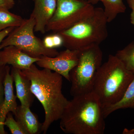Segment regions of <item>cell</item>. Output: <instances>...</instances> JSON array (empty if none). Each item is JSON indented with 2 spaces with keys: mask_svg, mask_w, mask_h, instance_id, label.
I'll list each match as a JSON object with an SVG mask.
<instances>
[{
  "mask_svg": "<svg viewBox=\"0 0 134 134\" xmlns=\"http://www.w3.org/2000/svg\"><path fill=\"white\" fill-rule=\"evenodd\" d=\"M20 71L30 79L32 92L44 108L41 130L45 134L53 122L60 119L69 101L62 93L63 76L50 69H39L34 63Z\"/></svg>",
  "mask_w": 134,
  "mask_h": 134,
  "instance_id": "cell-1",
  "label": "cell"
},
{
  "mask_svg": "<svg viewBox=\"0 0 134 134\" xmlns=\"http://www.w3.org/2000/svg\"><path fill=\"white\" fill-rule=\"evenodd\" d=\"M103 106L93 91L73 97L60 119L65 133L103 134L105 129Z\"/></svg>",
  "mask_w": 134,
  "mask_h": 134,
  "instance_id": "cell-2",
  "label": "cell"
},
{
  "mask_svg": "<svg viewBox=\"0 0 134 134\" xmlns=\"http://www.w3.org/2000/svg\"><path fill=\"white\" fill-rule=\"evenodd\" d=\"M134 78L115 55L110 54L97 73L93 90L103 108L114 104L121 98Z\"/></svg>",
  "mask_w": 134,
  "mask_h": 134,
  "instance_id": "cell-3",
  "label": "cell"
},
{
  "mask_svg": "<svg viewBox=\"0 0 134 134\" xmlns=\"http://www.w3.org/2000/svg\"><path fill=\"white\" fill-rule=\"evenodd\" d=\"M108 23L103 8H95L88 16L57 33L62 38L65 48L79 51L99 46L108 37Z\"/></svg>",
  "mask_w": 134,
  "mask_h": 134,
  "instance_id": "cell-4",
  "label": "cell"
},
{
  "mask_svg": "<svg viewBox=\"0 0 134 134\" xmlns=\"http://www.w3.org/2000/svg\"><path fill=\"white\" fill-rule=\"evenodd\" d=\"M103 58V53L99 46L79 51L78 62L69 74L71 96L74 97L92 91Z\"/></svg>",
  "mask_w": 134,
  "mask_h": 134,
  "instance_id": "cell-5",
  "label": "cell"
},
{
  "mask_svg": "<svg viewBox=\"0 0 134 134\" xmlns=\"http://www.w3.org/2000/svg\"><path fill=\"white\" fill-rule=\"evenodd\" d=\"M36 22L32 16L25 19L22 24L15 27L2 42L0 50L5 47L14 46L34 58L42 56L54 57L59 52L55 48H47L43 41L34 34Z\"/></svg>",
  "mask_w": 134,
  "mask_h": 134,
  "instance_id": "cell-6",
  "label": "cell"
},
{
  "mask_svg": "<svg viewBox=\"0 0 134 134\" xmlns=\"http://www.w3.org/2000/svg\"><path fill=\"white\" fill-rule=\"evenodd\" d=\"M57 6L46 31L55 33L69 29L94 11L93 5L78 0H56Z\"/></svg>",
  "mask_w": 134,
  "mask_h": 134,
  "instance_id": "cell-7",
  "label": "cell"
},
{
  "mask_svg": "<svg viewBox=\"0 0 134 134\" xmlns=\"http://www.w3.org/2000/svg\"><path fill=\"white\" fill-rule=\"evenodd\" d=\"M79 51L66 49L54 57L42 56L36 62L39 66L57 72L70 82V71L77 64Z\"/></svg>",
  "mask_w": 134,
  "mask_h": 134,
  "instance_id": "cell-8",
  "label": "cell"
},
{
  "mask_svg": "<svg viewBox=\"0 0 134 134\" xmlns=\"http://www.w3.org/2000/svg\"><path fill=\"white\" fill-rule=\"evenodd\" d=\"M0 50V64L11 65L20 70L29 69L40 59L29 56L15 46H8Z\"/></svg>",
  "mask_w": 134,
  "mask_h": 134,
  "instance_id": "cell-9",
  "label": "cell"
},
{
  "mask_svg": "<svg viewBox=\"0 0 134 134\" xmlns=\"http://www.w3.org/2000/svg\"><path fill=\"white\" fill-rule=\"evenodd\" d=\"M10 70V68L9 66L4 81V99L0 107V134L8 133L4 129V123L6 117L9 113H12L15 115L18 107L17 97L14 93V79Z\"/></svg>",
  "mask_w": 134,
  "mask_h": 134,
  "instance_id": "cell-10",
  "label": "cell"
},
{
  "mask_svg": "<svg viewBox=\"0 0 134 134\" xmlns=\"http://www.w3.org/2000/svg\"><path fill=\"white\" fill-rule=\"evenodd\" d=\"M56 0H34V6L30 16L36 22L34 31L45 33L46 28L55 12Z\"/></svg>",
  "mask_w": 134,
  "mask_h": 134,
  "instance_id": "cell-11",
  "label": "cell"
},
{
  "mask_svg": "<svg viewBox=\"0 0 134 134\" xmlns=\"http://www.w3.org/2000/svg\"><path fill=\"white\" fill-rule=\"evenodd\" d=\"M10 73L15 82L17 98L20 101L21 105L30 107L35 98L31 89L30 81L17 69L12 67Z\"/></svg>",
  "mask_w": 134,
  "mask_h": 134,
  "instance_id": "cell-12",
  "label": "cell"
},
{
  "mask_svg": "<svg viewBox=\"0 0 134 134\" xmlns=\"http://www.w3.org/2000/svg\"><path fill=\"white\" fill-rule=\"evenodd\" d=\"M30 107L18 106L15 118L26 134H38L42 132V124L30 110Z\"/></svg>",
  "mask_w": 134,
  "mask_h": 134,
  "instance_id": "cell-13",
  "label": "cell"
},
{
  "mask_svg": "<svg viewBox=\"0 0 134 134\" xmlns=\"http://www.w3.org/2000/svg\"><path fill=\"white\" fill-rule=\"evenodd\" d=\"M127 108L134 110V78L122 98L117 103L103 108V113L106 118L116 110Z\"/></svg>",
  "mask_w": 134,
  "mask_h": 134,
  "instance_id": "cell-14",
  "label": "cell"
},
{
  "mask_svg": "<svg viewBox=\"0 0 134 134\" xmlns=\"http://www.w3.org/2000/svg\"><path fill=\"white\" fill-rule=\"evenodd\" d=\"M101 2L104 6V11L108 23L112 22L117 15L126 12V7L123 0H88L87 2L92 5Z\"/></svg>",
  "mask_w": 134,
  "mask_h": 134,
  "instance_id": "cell-15",
  "label": "cell"
},
{
  "mask_svg": "<svg viewBox=\"0 0 134 134\" xmlns=\"http://www.w3.org/2000/svg\"><path fill=\"white\" fill-rule=\"evenodd\" d=\"M9 10L0 9V31L10 28L18 27L24 22L20 16L13 14Z\"/></svg>",
  "mask_w": 134,
  "mask_h": 134,
  "instance_id": "cell-16",
  "label": "cell"
},
{
  "mask_svg": "<svg viewBox=\"0 0 134 134\" xmlns=\"http://www.w3.org/2000/svg\"><path fill=\"white\" fill-rule=\"evenodd\" d=\"M115 55L128 70L134 74V41L118 50Z\"/></svg>",
  "mask_w": 134,
  "mask_h": 134,
  "instance_id": "cell-17",
  "label": "cell"
},
{
  "mask_svg": "<svg viewBox=\"0 0 134 134\" xmlns=\"http://www.w3.org/2000/svg\"><path fill=\"white\" fill-rule=\"evenodd\" d=\"M4 125L8 128L12 134H26L19 122L14 119L11 113L8 114Z\"/></svg>",
  "mask_w": 134,
  "mask_h": 134,
  "instance_id": "cell-18",
  "label": "cell"
},
{
  "mask_svg": "<svg viewBox=\"0 0 134 134\" xmlns=\"http://www.w3.org/2000/svg\"><path fill=\"white\" fill-rule=\"evenodd\" d=\"M43 41L45 46L49 48L53 49L63 46L62 38L59 34L57 33L53 35L47 36Z\"/></svg>",
  "mask_w": 134,
  "mask_h": 134,
  "instance_id": "cell-19",
  "label": "cell"
},
{
  "mask_svg": "<svg viewBox=\"0 0 134 134\" xmlns=\"http://www.w3.org/2000/svg\"><path fill=\"white\" fill-rule=\"evenodd\" d=\"M9 66L0 64V107L2 105L4 99V81L7 71Z\"/></svg>",
  "mask_w": 134,
  "mask_h": 134,
  "instance_id": "cell-20",
  "label": "cell"
},
{
  "mask_svg": "<svg viewBox=\"0 0 134 134\" xmlns=\"http://www.w3.org/2000/svg\"><path fill=\"white\" fill-rule=\"evenodd\" d=\"M15 5L14 0H0V9L9 10Z\"/></svg>",
  "mask_w": 134,
  "mask_h": 134,
  "instance_id": "cell-21",
  "label": "cell"
},
{
  "mask_svg": "<svg viewBox=\"0 0 134 134\" xmlns=\"http://www.w3.org/2000/svg\"><path fill=\"white\" fill-rule=\"evenodd\" d=\"M15 29V27H10L7 29H5L2 31H0V45L2 42L9 34L10 33Z\"/></svg>",
  "mask_w": 134,
  "mask_h": 134,
  "instance_id": "cell-22",
  "label": "cell"
},
{
  "mask_svg": "<svg viewBox=\"0 0 134 134\" xmlns=\"http://www.w3.org/2000/svg\"><path fill=\"white\" fill-rule=\"evenodd\" d=\"M130 8L132 10L130 14V22L134 26V3L132 2H127Z\"/></svg>",
  "mask_w": 134,
  "mask_h": 134,
  "instance_id": "cell-23",
  "label": "cell"
},
{
  "mask_svg": "<svg viewBox=\"0 0 134 134\" xmlns=\"http://www.w3.org/2000/svg\"><path fill=\"white\" fill-rule=\"evenodd\" d=\"M127 2H132L134 3V0H126Z\"/></svg>",
  "mask_w": 134,
  "mask_h": 134,
  "instance_id": "cell-24",
  "label": "cell"
},
{
  "mask_svg": "<svg viewBox=\"0 0 134 134\" xmlns=\"http://www.w3.org/2000/svg\"><path fill=\"white\" fill-rule=\"evenodd\" d=\"M78 1H82L87 2V1H88V0H78Z\"/></svg>",
  "mask_w": 134,
  "mask_h": 134,
  "instance_id": "cell-25",
  "label": "cell"
}]
</instances>
